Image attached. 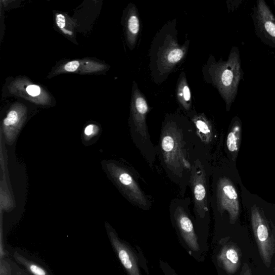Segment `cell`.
Here are the masks:
<instances>
[{
	"mask_svg": "<svg viewBox=\"0 0 275 275\" xmlns=\"http://www.w3.org/2000/svg\"><path fill=\"white\" fill-rule=\"evenodd\" d=\"M27 92L31 96H39L41 93L40 87L37 85H30L26 90Z\"/></svg>",
	"mask_w": 275,
	"mask_h": 275,
	"instance_id": "cell-21",
	"label": "cell"
},
{
	"mask_svg": "<svg viewBox=\"0 0 275 275\" xmlns=\"http://www.w3.org/2000/svg\"><path fill=\"white\" fill-rule=\"evenodd\" d=\"M23 116L16 110L9 112L3 120L2 131L6 143L11 145L15 141L22 127Z\"/></svg>",
	"mask_w": 275,
	"mask_h": 275,
	"instance_id": "cell-14",
	"label": "cell"
},
{
	"mask_svg": "<svg viewBox=\"0 0 275 275\" xmlns=\"http://www.w3.org/2000/svg\"><path fill=\"white\" fill-rule=\"evenodd\" d=\"M100 129L94 124H90L87 126L83 134V140L89 142L99 134Z\"/></svg>",
	"mask_w": 275,
	"mask_h": 275,
	"instance_id": "cell-19",
	"label": "cell"
},
{
	"mask_svg": "<svg viewBox=\"0 0 275 275\" xmlns=\"http://www.w3.org/2000/svg\"><path fill=\"white\" fill-rule=\"evenodd\" d=\"M102 164L108 178L124 197L142 209L149 208V200L126 167L113 160L103 161Z\"/></svg>",
	"mask_w": 275,
	"mask_h": 275,
	"instance_id": "cell-5",
	"label": "cell"
},
{
	"mask_svg": "<svg viewBox=\"0 0 275 275\" xmlns=\"http://www.w3.org/2000/svg\"><path fill=\"white\" fill-rule=\"evenodd\" d=\"M240 123L239 120L235 119L227 137V145L230 152L235 153L238 151L240 142Z\"/></svg>",
	"mask_w": 275,
	"mask_h": 275,
	"instance_id": "cell-17",
	"label": "cell"
},
{
	"mask_svg": "<svg viewBox=\"0 0 275 275\" xmlns=\"http://www.w3.org/2000/svg\"><path fill=\"white\" fill-rule=\"evenodd\" d=\"M56 22H57V24L59 28L62 29L65 28L66 20L63 15L57 14V16H56Z\"/></svg>",
	"mask_w": 275,
	"mask_h": 275,
	"instance_id": "cell-22",
	"label": "cell"
},
{
	"mask_svg": "<svg viewBox=\"0 0 275 275\" xmlns=\"http://www.w3.org/2000/svg\"><path fill=\"white\" fill-rule=\"evenodd\" d=\"M127 41L131 50L136 47L140 31V21L136 5L131 4L126 20Z\"/></svg>",
	"mask_w": 275,
	"mask_h": 275,
	"instance_id": "cell-13",
	"label": "cell"
},
{
	"mask_svg": "<svg viewBox=\"0 0 275 275\" xmlns=\"http://www.w3.org/2000/svg\"><path fill=\"white\" fill-rule=\"evenodd\" d=\"M218 209L222 213L227 211L231 224L234 223L239 217L240 204L238 195L233 183L229 178L218 180L217 184Z\"/></svg>",
	"mask_w": 275,
	"mask_h": 275,
	"instance_id": "cell-9",
	"label": "cell"
},
{
	"mask_svg": "<svg viewBox=\"0 0 275 275\" xmlns=\"http://www.w3.org/2000/svg\"><path fill=\"white\" fill-rule=\"evenodd\" d=\"M241 252L234 243L225 245L218 256L219 265L229 274L238 270L241 264Z\"/></svg>",
	"mask_w": 275,
	"mask_h": 275,
	"instance_id": "cell-12",
	"label": "cell"
},
{
	"mask_svg": "<svg viewBox=\"0 0 275 275\" xmlns=\"http://www.w3.org/2000/svg\"><path fill=\"white\" fill-rule=\"evenodd\" d=\"M194 126L184 116L172 114L166 117L162 126L160 157L170 178L184 191L189 185L192 166L205 156L196 152L199 142Z\"/></svg>",
	"mask_w": 275,
	"mask_h": 275,
	"instance_id": "cell-1",
	"label": "cell"
},
{
	"mask_svg": "<svg viewBox=\"0 0 275 275\" xmlns=\"http://www.w3.org/2000/svg\"><path fill=\"white\" fill-rule=\"evenodd\" d=\"M105 228L111 244L128 274L141 275L137 259L133 250L118 237L108 223H105Z\"/></svg>",
	"mask_w": 275,
	"mask_h": 275,
	"instance_id": "cell-11",
	"label": "cell"
},
{
	"mask_svg": "<svg viewBox=\"0 0 275 275\" xmlns=\"http://www.w3.org/2000/svg\"><path fill=\"white\" fill-rule=\"evenodd\" d=\"M206 83L216 88L226 103L229 111L234 103L238 92V87L243 78L239 49L236 46L231 49L228 59L217 61L210 56L203 69Z\"/></svg>",
	"mask_w": 275,
	"mask_h": 275,
	"instance_id": "cell-3",
	"label": "cell"
},
{
	"mask_svg": "<svg viewBox=\"0 0 275 275\" xmlns=\"http://www.w3.org/2000/svg\"><path fill=\"white\" fill-rule=\"evenodd\" d=\"M170 275H178L176 273L171 274Z\"/></svg>",
	"mask_w": 275,
	"mask_h": 275,
	"instance_id": "cell-26",
	"label": "cell"
},
{
	"mask_svg": "<svg viewBox=\"0 0 275 275\" xmlns=\"http://www.w3.org/2000/svg\"><path fill=\"white\" fill-rule=\"evenodd\" d=\"M62 31H63V32L66 34H68V35H72V33L71 32V31H68L64 29H61Z\"/></svg>",
	"mask_w": 275,
	"mask_h": 275,
	"instance_id": "cell-24",
	"label": "cell"
},
{
	"mask_svg": "<svg viewBox=\"0 0 275 275\" xmlns=\"http://www.w3.org/2000/svg\"><path fill=\"white\" fill-rule=\"evenodd\" d=\"M194 126L197 136L201 141L209 143L213 137V131L210 122L203 114H197L195 110L187 113Z\"/></svg>",
	"mask_w": 275,
	"mask_h": 275,
	"instance_id": "cell-15",
	"label": "cell"
},
{
	"mask_svg": "<svg viewBox=\"0 0 275 275\" xmlns=\"http://www.w3.org/2000/svg\"><path fill=\"white\" fill-rule=\"evenodd\" d=\"M14 257L18 264L26 268L27 270L33 275H51L45 268L27 259L18 252L15 253Z\"/></svg>",
	"mask_w": 275,
	"mask_h": 275,
	"instance_id": "cell-18",
	"label": "cell"
},
{
	"mask_svg": "<svg viewBox=\"0 0 275 275\" xmlns=\"http://www.w3.org/2000/svg\"><path fill=\"white\" fill-rule=\"evenodd\" d=\"M189 41L179 42L176 20L168 22L155 35L149 53V68L154 82L160 84L183 63Z\"/></svg>",
	"mask_w": 275,
	"mask_h": 275,
	"instance_id": "cell-2",
	"label": "cell"
},
{
	"mask_svg": "<svg viewBox=\"0 0 275 275\" xmlns=\"http://www.w3.org/2000/svg\"><path fill=\"white\" fill-rule=\"evenodd\" d=\"M252 227L255 238L262 260L267 267L272 264L275 249V237L269 227L265 218L257 206L251 210Z\"/></svg>",
	"mask_w": 275,
	"mask_h": 275,
	"instance_id": "cell-7",
	"label": "cell"
},
{
	"mask_svg": "<svg viewBox=\"0 0 275 275\" xmlns=\"http://www.w3.org/2000/svg\"><path fill=\"white\" fill-rule=\"evenodd\" d=\"M179 200L171 205L175 223L187 246L192 251L197 252L199 246L194 228L187 212V208L185 209L187 204Z\"/></svg>",
	"mask_w": 275,
	"mask_h": 275,
	"instance_id": "cell-10",
	"label": "cell"
},
{
	"mask_svg": "<svg viewBox=\"0 0 275 275\" xmlns=\"http://www.w3.org/2000/svg\"><path fill=\"white\" fill-rule=\"evenodd\" d=\"M177 96L181 107L187 113L190 112L192 108L191 93L184 72L180 75L177 87Z\"/></svg>",
	"mask_w": 275,
	"mask_h": 275,
	"instance_id": "cell-16",
	"label": "cell"
},
{
	"mask_svg": "<svg viewBox=\"0 0 275 275\" xmlns=\"http://www.w3.org/2000/svg\"><path fill=\"white\" fill-rule=\"evenodd\" d=\"M204 157L198 158L193 164L189 184L194 202L197 216L204 218L209 211V188L206 181V161Z\"/></svg>",
	"mask_w": 275,
	"mask_h": 275,
	"instance_id": "cell-6",
	"label": "cell"
},
{
	"mask_svg": "<svg viewBox=\"0 0 275 275\" xmlns=\"http://www.w3.org/2000/svg\"><path fill=\"white\" fill-rule=\"evenodd\" d=\"M149 112L147 100L134 81L131 99L130 125L131 132L136 145L149 163L154 161V149L150 140L146 124Z\"/></svg>",
	"mask_w": 275,
	"mask_h": 275,
	"instance_id": "cell-4",
	"label": "cell"
},
{
	"mask_svg": "<svg viewBox=\"0 0 275 275\" xmlns=\"http://www.w3.org/2000/svg\"><path fill=\"white\" fill-rule=\"evenodd\" d=\"M241 275H252L251 268L247 264L243 265Z\"/></svg>",
	"mask_w": 275,
	"mask_h": 275,
	"instance_id": "cell-23",
	"label": "cell"
},
{
	"mask_svg": "<svg viewBox=\"0 0 275 275\" xmlns=\"http://www.w3.org/2000/svg\"><path fill=\"white\" fill-rule=\"evenodd\" d=\"M273 4H274V7H275V0H274V1H273Z\"/></svg>",
	"mask_w": 275,
	"mask_h": 275,
	"instance_id": "cell-25",
	"label": "cell"
},
{
	"mask_svg": "<svg viewBox=\"0 0 275 275\" xmlns=\"http://www.w3.org/2000/svg\"><path fill=\"white\" fill-rule=\"evenodd\" d=\"M80 66V63L78 61L75 60L68 62L65 66L64 69L66 71L73 72L76 71Z\"/></svg>",
	"mask_w": 275,
	"mask_h": 275,
	"instance_id": "cell-20",
	"label": "cell"
},
{
	"mask_svg": "<svg viewBox=\"0 0 275 275\" xmlns=\"http://www.w3.org/2000/svg\"><path fill=\"white\" fill-rule=\"evenodd\" d=\"M256 36L275 49V16L264 0L256 1L251 14Z\"/></svg>",
	"mask_w": 275,
	"mask_h": 275,
	"instance_id": "cell-8",
	"label": "cell"
}]
</instances>
